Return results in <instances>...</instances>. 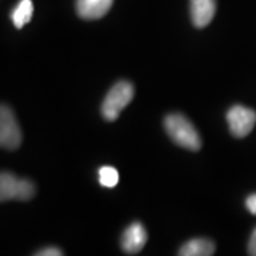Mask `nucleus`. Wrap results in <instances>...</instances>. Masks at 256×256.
I'll list each match as a JSON object with an SVG mask.
<instances>
[{"instance_id":"nucleus-1","label":"nucleus","mask_w":256,"mask_h":256,"mask_svg":"<svg viewBox=\"0 0 256 256\" xmlns=\"http://www.w3.org/2000/svg\"><path fill=\"white\" fill-rule=\"evenodd\" d=\"M164 127L176 146L191 151H198L201 148V137L196 128L182 114H168L164 118Z\"/></svg>"},{"instance_id":"nucleus-2","label":"nucleus","mask_w":256,"mask_h":256,"mask_svg":"<svg viewBox=\"0 0 256 256\" xmlns=\"http://www.w3.org/2000/svg\"><path fill=\"white\" fill-rule=\"evenodd\" d=\"M134 97V87L130 82H118L111 87L102 101L101 114L107 121H116L120 112L127 107Z\"/></svg>"},{"instance_id":"nucleus-3","label":"nucleus","mask_w":256,"mask_h":256,"mask_svg":"<svg viewBox=\"0 0 256 256\" xmlns=\"http://www.w3.org/2000/svg\"><path fill=\"white\" fill-rule=\"evenodd\" d=\"M36 195V186L30 180L10 172H0V202L28 201Z\"/></svg>"},{"instance_id":"nucleus-4","label":"nucleus","mask_w":256,"mask_h":256,"mask_svg":"<svg viewBox=\"0 0 256 256\" xmlns=\"http://www.w3.org/2000/svg\"><path fill=\"white\" fill-rule=\"evenodd\" d=\"M22 130L10 107L0 104V148L18 150L22 144Z\"/></svg>"},{"instance_id":"nucleus-5","label":"nucleus","mask_w":256,"mask_h":256,"mask_svg":"<svg viewBox=\"0 0 256 256\" xmlns=\"http://www.w3.org/2000/svg\"><path fill=\"white\" fill-rule=\"evenodd\" d=\"M228 126L232 136L236 138L246 137L256 124V111L244 106H234L226 114Z\"/></svg>"},{"instance_id":"nucleus-6","label":"nucleus","mask_w":256,"mask_h":256,"mask_svg":"<svg viewBox=\"0 0 256 256\" xmlns=\"http://www.w3.org/2000/svg\"><path fill=\"white\" fill-rule=\"evenodd\" d=\"M146 239L148 235L146 228L140 222H134L124 230L121 236V248L128 255H136L146 246Z\"/></svg>"},{"instance_id":"nucleus-7","label":"nucleus","mask_w":256,"mask_h":256,"mask_svg":"<svg viewBox=\"0 0 256 256\" xmlns=\"http://www.w3.org/2000/svg\"><path fill=\"white\" fill-rule=\"evenodd\" d=\"M191 20L195 28H206L216 12V0H191Z\"/></svg>"},{"instance_id":"nucleus-8","label":"nucleus","mask_w":256,"mask_h":256,"mask_svg":"<svg viewBox=\"0 0 256 256\" xmlns=\"http://www.w3.org/2000/svg\"><path fill=\"white\" fill-rule=\"evenodd\" d=\"M114 0H76L77 14L84 20L104 18L112 6Z\"/></svg>"},{"instance_id":"nucleus-9","label":"nucleus","mask_w":256,"mask_h":256,"mask_svg":"<svg viewBox=\"0 0 256 256\" xmlns=\"http://www.w3.org/2000/svg\"><path fill=\"white\" fill-rule=\"evenodd\" d=\"M215 254V244L210 239L196 238L184 244L178 255L180 256H210Z\"/></svg>"},{"instance_id":"nucleus-10","label":"nucleus","mask_w":256,"mask_h":256,"mask_svg":"<svg viewBox=\"0 0 256 256\" xmlns=\"http://www.w3.org/2000/svg\"><path fill=\"white\" fill-rule=\"evenodd\" d=\"M33 16V3L32 0H20L18 4L12 12L10 18L13 20V24L18 28H22L26 26L28 22L32 20Z\"/></svg>"},{"instance_id":"nucleus-11","label":"nucleus","mask_w":256,"mask_h":256,"mask_svg":"<svg viewBox=\"0 0 256 256\" xmlns=\"http://www.w3.org/2000/svg\"><path fill=\"white\" fill-rule=\"evenodd\" d=\"M98 180L102 186L114 188L118 184V171L114 166H101L98 170Z\"/></svg>"},{"instance_id":"nucleus-12","label":"nucleus","mask_w":256,"mask_h":256,"mask_svg":"<svg viewBox=\"0 0 256 256\" xmlns=\"http://www.w3.org/2000/svg\"><path fill=\"white\" fill-rule=\"evenodd\" d=\"M37 256H62L63 252L58 248H44L42 250L36 252Z\"/></svg>"},{"instance_id":"nucleus-13","label":"nucleus","mask_w":256,"mask_h":256,"mask_svg":"<svg viewBox=\"0 0 256 256\" xmlns=\"http://www.w3.org/2000/svg\"><path fill=\"white\" fill-rule=\"evenodd\" d=\"M245 206L252 215H256V194H252L248 196L246 201H245Z\"/></svg>"},{"instance_id":"nucleus-14","label":"nucleus","mask_w":256,"mask_h":256,"mask_svg":"<svg viewBox=\"0 0 256 256\" xmlns=\"http://www.w3.org/2000/svg\"><path fill=\"white\" fill-rule=\"evenodd\" d=\"M248 254L252 256H256V228L254 229L250 239H249V244H248Z\"/></svg>"}]
</instances>
